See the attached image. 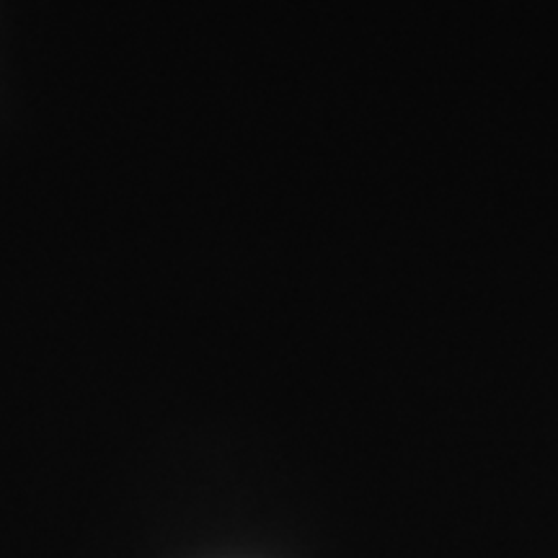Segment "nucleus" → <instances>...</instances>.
Masks as SVG:
<instances>
[]
</instances>
